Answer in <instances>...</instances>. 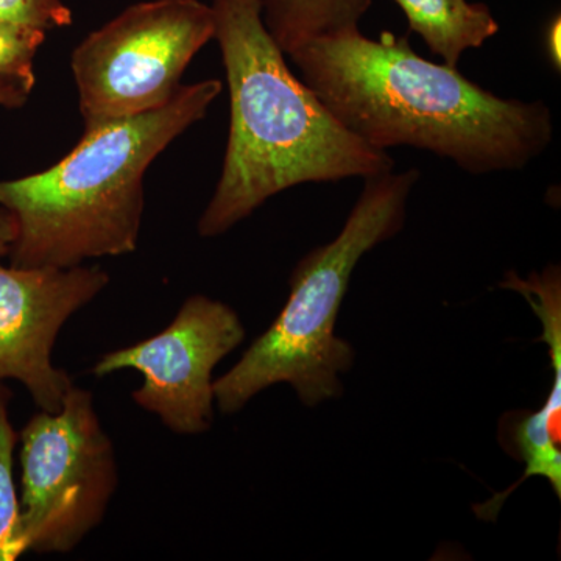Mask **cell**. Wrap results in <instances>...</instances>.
Listing matches in <instances>:
<instances>
[{
  "mask_svg": "<svg viewBox=\"0 0 561 561\" xmlns=\"http://www.w3.org/2000/svg\"><path fill=\"white\" fill-rule=\"evenodd\" d=\"M31 95L16 88L0 83V106L9 110L22 108L28 102Z\"/></svg>",
  "mask_w": 561,
  "mask_h": 561,
  "instance_id": "2e32d148",
  "label": "cell"
},
{
  "mask_svg": "<svg viewBox=\"0 0 561 561\" xmlns=\"http://www.w3.org/2000/svg\"><path fill=\"white\" fill-rule=\"evenodd\" d=\"M373 0H262V20L284 54L328 33L359 27Z\"/></svg>",
  "mask_w": 561,
  "mask_h": 561,
  "instance_id": "30bf717a",
  "label": "cell"
},
{
  "mask_svg": "<svg viewBox=\"0 0 561 561\" xmlns=\"http://www.w3.org/2000/svg\"><path fill=\"white\" fill-rule=\"evenodd\" d=\"M18 443L25 552H72L101 526L119 485L116 451L94 394L70 387L60 411L35 413Z\"/></svg>",
  "mask_w": 561,
  "mask_h": 561,
  "instance_id": "5b68a950",
  "label": "cell"
},
{
  "mask_svg": "<svg viewBox=\"0 0 561 561\" xmlns=\"http://www.w3.org/2000/svg\"><path fill=\"white\" fill-rule=\"evenodd\" d=\"M72 18V10L62 0H0V22L49 32L69 27Z\"/></svg>",
  "mask_w": 561,
  "mask_h": 561,
  "instance_id": "4fadbf2b",
  "label": "cell"
},
{
  "mask_svg": "<svg viewBox=\"0 0 561 561\" xmlns=\"http://www.w3.org/2000/svg\"><path fill=\"white\" fill-rule=\"evenodd\" d=\"M16 219L9 209L0 206V257L9 256L11 245L16 239Z\"/></svg>",
  "mask_w": 561,
  "mask_h": 561,
  "instance_id": "5bb4252c",
  "label": "cell"
},
{
  "mask_svg": "<svg viewBox=\"0 0 561 561\" xmlns=\"http://www.w3.org/2000/svg\"><path fill=\"white\" fill-rule=\"evenodd\" d=\"M289 57L335 119L376 150L415 147L489 175L522 171L553 139L545 102L502 99L454 66L420 57L408 36L346 28Z\"/></svg>",
  "mask_w": 561,
  "mask_h": 561,
  "instance_id": "6da1fadb",
  "label": "cell"
},
{
  "mask_svg": "<svg viewBox=\"0 0 561 561\" xmlns=\"http://www.w3.org/2000/svg\"><path fill=\"white\" fill-rule=\"evenodd\" d=\"M213 38V9L201 0L135 3L90 33L70 60L84 130L171 102Z\"/></svg>",
  "mask_w": 561,
  "mask_h": 561,
  "instance_id": "8992f818",
  "label": "cell"
},
{
  "mask_svg": "<svg viewBox=\"0 0 561 561\" xmlns=\"http://www.w3.org/2000/svg\"><path fill=\"white\" fill-rule=\"evenodd\" d=\"M560 36H561V18L557 14L552 18L551 24H549L548 32H546V47H548L549 58L553 68L560 69L561 54H560Z\"/></svg>",
  "mask_w": 561,
  "mask_h": 561,
  "instance_id": "9a60e30c",
  "label": "cell"
},
{
  "mask_svg": "<svg viewBox=\"0 0 561 561\" xmlns=\"http://www.w3.org/2000/svg\"><path fill=\"white\" fill-rule=\"evenodd\" d=\"M11 390L0 383V561L24 556L21 538V504L14 483V449L20 435L10 421Z\"/></svg>",
  "mask_w": 561,
  "mask_h": 561,
  "instance_id": "8fae6325",
  "label": "cell"
},
{
  "mask_svg": "<svg viewBox=\"0 0 561 561\" xmlns=\"http://www.w3.org/2000/svg\"><path fill=\"white\" fill-rule=\"evenodd\" d=\"M47 32L31 25L0 22V83L31 95L35 88V58Z\"/></svg>",
  "mask_w": 561,
  "mask_h": 561,
  "instance_id": "7c38bea8",
  "label": "cell"
},
{
  "mask_svg": "<svg viewBox=\"0 0 561 561\" xmlns=\"http://www.w3.org/2000/svg\"><path fill=\"white\" fill-rule=\"evenodd\" d=\"M108 284V273L99 265L27 268L0 264V383L18 381L39 411H60L73 382L51 362L58 334Z\"/></svg>",
  "mask_w": 561,
  "mask_h": 561,
  "instance_id": "ba28073f",
  "label": "cell"
},
{
  "mask_svg": "<svg viewBox=\"0 0 561 561\" xmlns=\"http://www.w3.org/2000/svg\"><path fill=\"white\" fill-rule=\"evenodd\" d=\"M241 317L219 300L192 295L169 327L135 345L110 351L92 367L98 378L122 370L142 376L131 393L173 434H205L214 421V368L245 341Z\"/></svg>",
  "mask_w": 561,
  "mask_h": 561,
  "instance_id": "52a82bcc",
  "label": "cell"
},
{
  "mask_svg": "<svg viewBox=\"0 0 561 561\" xmlns=\"http://www.w3.org/2000/svg\"><path fill=\"white\" fill-rule=\"evenodd\" d=\"M210 9L230 91V133L198 220L202 238L225 234L290 187L393 171L387 151L346 130L291 72L262 20V0H213Z\"/></svg>",
  "mask_w": 561,
  "mask_h": 561,
  "instance_id": "7a4b0ae2",
  "label": "cell"
},
{
  "mask_svg": "<svg viewBox=\"0 0 561 561\" xmlns=\"http://www.w3.org/2000/svg\"><path fill=\"white\" fill-rule=\"evenodd\" d=\"M404 11L412 32L443 62L457 68L461 55L479 49L500 32V24L485 3L468 0H393Z\"/></svg>",
  "mask_w": 561,
  "mask_h": 561,
  "instance_id": "9c48e42d",
  "label": "cell"
},
{
  "mask_svg": "<svg viewBox=\"0 0 561 561\" xmlns=\"http://www.w3.org/2000/svg\"><path fill=\"white\" fill-rule=\"evenodd\" d=\"M224 84H183L161 108L84 130L46 171L0 180V206L16 219L14 267L70 268L138 249L144 180L151 162L206 116Z\"/></svg>",
  "mask_w": 561,
  "mask_h": 561,
  "instance_id": "3957f363",
  "label": "cell"
},
{
  "mask_svg": "<svg viewBox=\"0 0 561 561\" xmlns=\"http://www.w3.org/2000/svg\"><path fill=\"white\" fill-rule=\"evenodd\" d=\"M416 169L365 179L337 238L317 247L291 272L286 306L241 360L214 381V401L225 415L242 411L256 394L289 383L302 404L342 394V373L354 364L353 346L334 334L351 275L364 254L389 241L405 224Z\"/></svg>",
  "mask_w": 561,
  "mask_h": 561,
  "instance_id": "277c9868",
  "label": "cell"
}]
</instances>
